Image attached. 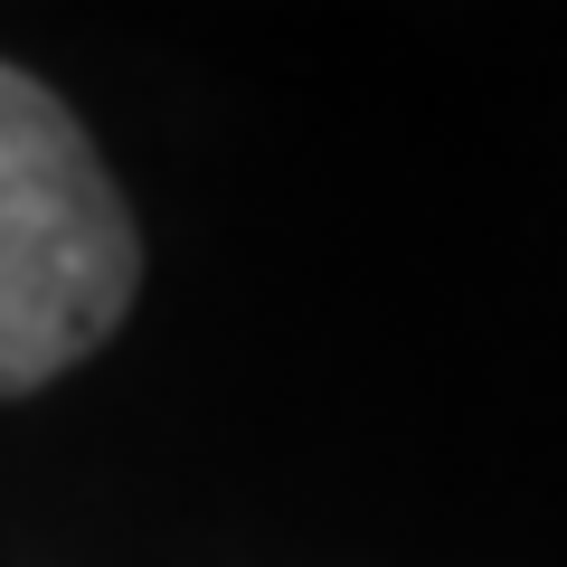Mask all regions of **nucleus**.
Listing matches in <instances>:
<instances>
[{"label": "nucleus", "instance_id": "obj_1", "mask_svg": "<svg viewBox=\"0 0 567 567\" xmlns=\"http://www.w3.org/2000/svg\"><path fill=\"white\" fill-rule=\"evenodd\" d=\"M142 227L58 85L0 58V398H39L123 331Z\"/></svg>", "mask_w": 567, "mask_h": 567}]
</instances>
